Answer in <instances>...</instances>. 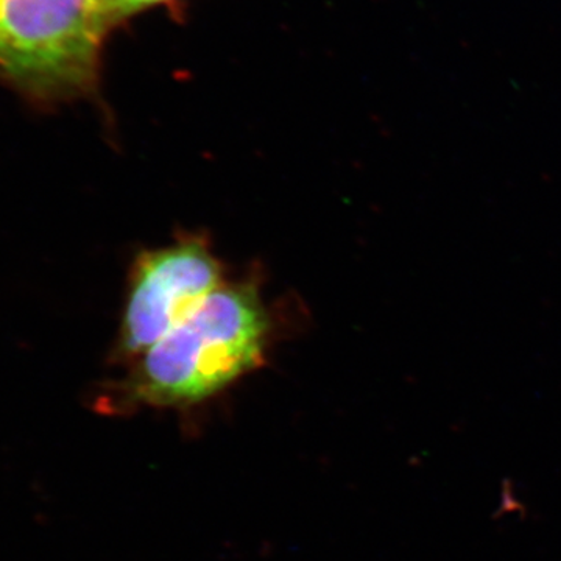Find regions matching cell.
I'll return each mask as SVG.
<instances>
[{
	"instance_id": "obj_1",
	"label": "cell",
	"mask_w": 561,
	"mask_h": 561,
	"mask_svg": "<svg viewBox=\"0 0 561 561\" xmlns=\"http://www.w3.org/2000/svg\"><path fill=\"white\" fill-rule=\"evenodd\" d=\"M272 321L250 280L221 284L161 341L131 362L110 411L184 409L217 397L265 360Z\"/></svg>"
},
{
	"instance_id": "obj_3",
	"label": "cell",
	"mask_w": 561,
	"mask_h": 561,
	"mask_svg": "<svg viewBox=\"0 0 561 561\" xmlns=\"http://www.w3.org/2000/svg\"><path fill=\"white\" fill-rule=\"evenodd\" d=\"M224 284V268L203 238L142 251L133 264L114 359L133 362L190 317Z\"/></svg>"
},
{
	"instance_id": "obj_2",
	"label": "cell",
	"mask_w": 561,
	"mask_h": 561,
	"mask_svg": "<svg viewBox=\"0 0 561 561\" xmlns=\"http://www.w3.org/2000/svg\"><path fill=\"white\" fill-rule=\"evenodd\" d=\"M108 24L102 0H0V80L39 103L87 94Z\"/></svg>"
},
{
	"instance_id": "obj_4",
	"label": "cell",
	"mask_w": 561,
	"mask_h": 561,
	"mask_svg": "<svg viewBox=\"0 0 561 561\" xmlns=\"http://www.w3.org/2000/svg\"><path fill=\"white\" fill-rule=\"evenodd\" d=\"M160 2H164V0H102L103 9L108 14L111 22L122 20L128 14L149 9Z\"/></svg>"
}]
</instances>
